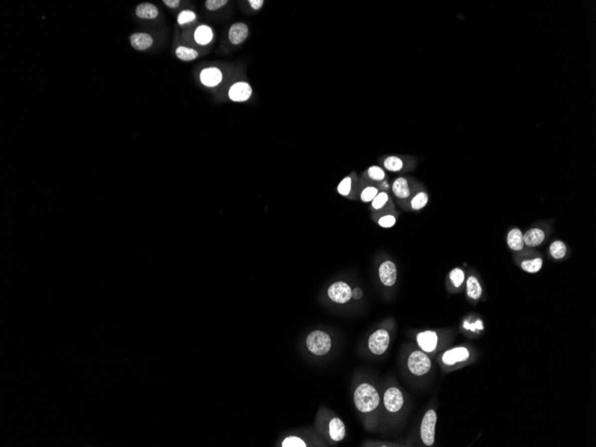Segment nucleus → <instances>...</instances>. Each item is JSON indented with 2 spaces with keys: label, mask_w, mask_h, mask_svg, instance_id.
Segmentation results:
<instances>
[{
  "label": "nucleus",
  "mask_w": 596,
  "mask_h": 447,
  "mask_svg": "<svg viewBox=\"0 0 596 447\" xmlns=\"http://www.w3.org/2000/svg\"><path fill=\"white\" fill-rule=\"evenodd\" d=\"M355 406L362 412L375 410L379 403V395L374 387L369 384L360 385L355 392Z\"/></svg>",
  "instance_id": "nucleus-1"
},
{
  "label": "nucleus",
  "mask_w": 596,
  "mask_h": 447,
  "mask_svg": "<svg viewBox=\"0 0 596 447\" xmlns=\"http://www.w3.org/2000/svg\"><path fill=\"white\" fill-rule=\"evenodd\" d=\"M307 347L315 355H327L331 348V338L324 331H313L307 337Z\"/></svg>",
  "instance_id": "nucleus-2"
},
{
  "label": "nucleus",
  "mask_w": 596,
  "mask_h": 447,
  "mask_svg": "<svg viewBox=\"0 0 596 447\" xmlns=\"http://www.w3.org/2000/svg\"><path fill=\"white\" fill-rule=\"evenodd\" d=\"M408 368L416 376L427 374L431 368L429 357L421 351L412 352L408 358Z\"/></svg>",
  "instance_id": "nucleus-3"
},
{
  "label": "nucleus",
  "mask_w": 596,
  "mask_h": 447,
  "mask_svg": "<svg viewBox=\"0 0 596 447\" xmlns=\"http://www.w3.org/2000/svg\"><path fill=\"white\" fill-rule=\"evenodd\" d=\"M436 413L434 410H428L423 417L420 426V436L423 443L427 446L433 445L435 442V424H436Z\"/></svg>",
  "instance_id": "nucleus-4"
},
{
  "label": "nucleus",
  "mask_w": 596,
  "mask_h": 447,
  "mask_svg": "<svg viewBox=\"0 0 596 447\" xmlns=\"http://www.w3.org/2000/svg\"><path fill=\"white\" fill-rule=\"evenodd\" d=\"M390 343L389 334L385 330L375 331L369 339V348L374 355H383L388 348Z\"/></svg>",
  "instance_id": "nucleus-5"
},
{
  "label": "nucleus",
  "mask_w": 596,
  "mask_h": 447,
  "mask_svg": "<svg viewBox=\"0 0 596 447\" xmlns=\"http://www.w3.org/2000/svg\"><path fill=\"white\" fill-rule=\"evenodd\" d=\"M331 300L338 304H346L352 298V289L346 282H335L328 289Z\"/></svg>",
  "instance_id": "nucleus-6"
},
{
  "label": "nucleus",
  "mask_w": 596,
  "mask_h": 447,
  "mask_svg": "<svg viewBox=\"0 0 596 447\" xmlns=\"http://www.w3.org/2000/svg\"><path fill=\"white\" fill-rule=\"evenodd\" d=\"M404 399L402 392L396 387L388 388L384 395V403L387 410L391 412H397L402 409Z\"/></svg>",
  "instance_id": "nucleus-7"
},
{
  "label": "nucleus",
  "mask_w": 596,
  "mask_h": 447,
  "mask_svg": "<svg viewBox=\"0 0 596 447\" xmlns=\"http://www.w3.org/2000/svg\"><path fill=\"white\" fill-rule=\"evenodd\" d=\"M379 278L385 286H394L397 278V269L392 261H386L379 267Z\"/></svg>",
  "instance_id": "nucleus-8"
},
{
  "label": "nucleus",
  "mask_w": 596,
  "mask_h": 447,
  "mask_svg": "<svg viewBox=\"0 0 596 447\" xmlns=\"http://www.w3.org/2000/svg\"><path fill=\"white\" fill-rule=\"evenodd\" d=\"M470 358V351L466 347L453 348L443 354L442 361L446 365H455L456 363H464Z\"/></svg>",
  "instance_id": "nucleus-9"
},
{
  "label": "nucleus",
  "mask_w": 596,
  "mask_h": 447,
  "mask_svg": "<svg viewBox=\"0 0 596 447\" xmlns=\"http://www.w3.org/2000/svg\"><path fill=\"white\" fill-rule=\"evenodd\" d=\"M252 88L246 82H238L231 86L229 91V97L234 102H245L248 100L252 95Z\"/></svg>",
  "instance_id": "nucleus-10"
},
{
  "label": "nucleus",
  "mask_w": 596,
  "mask_h": 447,
  "mask_svg": "<svg viewBox=\"0 0 596 447\" xmlns=\"http://www.w3.org/2000/svg\"><path fill=\"white\" fill-rule=\"evenodd\" d=\"M437 335L435 331H427L419 333L417 336V342L419 347L424 352L431 353L435 350L438 341Z\"/></svg>",
  "instance_id": "nucleus-11"
},
{
  "label": "nucleus",
  "mask_w": 596,
  "mask_h": 447,
  "mask_svg": "<svg viewBox=\"0 0 596 447\" xmlns=\"http://www.w3.org/2000/svg\"><path fill=\"white\" fill-rule=\"evenodd\" d=\"M222 80V72L216 67L204 69L200 73V81L206 87H216Z\"/></svg>",
  "instance_id": "nucleus-12"
},
{
  "label": "nucleus",
  "mask_w": 596,
  "mask_h": 447,
  "mask_svg": "<svg viewBox=\"0 0 596 447\" xmlns=\"http://www.w3.org/2000/svg\"><path fill=\"white\" fill-rule=\"evenodd\" d=\"M248 36V27L244 23H237L231 25L229 31V40L231 44L239 45L246 41Z\"/></svg>",
  "instance_id": "nucleus-13"
},
{
  "label": "nucleus",
  "mask_w": 596,
  "mask_h": 447,
  "mask_svg": "<svg viewBox=\"0 0 596 447\" xmlns=\"http://www.w3.org/2000/svg\"><path fill=\"white\" fill-rule=\"evenodd\" d=\"M392 191L399 199H407L411 196L410 182L405 177L396 178L392 184Z\"/></svg>",
  "instance_id": "nucleus-14"
},
{
  "label": "nucleus",
  "mask_w": 596,
  "mask_h": 447,
  "mask_svg": "<svg viewBox=\"0 0 596 447\" xmlns=\"http://www.w3.org/2000/svg\"><path fill=\"white\" fill-rule=\"evenodd\" d=\"M129 41L133 49L138 51L146 50L153 45V39L148 33H133L132 35L129 37Z\"/></svg>",
  "instance_id": "nucleus-15"
},
{
  "label": "nucleus",
  "mask_w": 596,
  "mask_h": 447,
  "mask_svg": "<svg viewBox=\"0 0 596 447\" xmlns=\"http://www.w3.org/2000/svg\"><path fill=\"white\" fill-rule=\"evenodd\" d=\"M523 239L525 246L536 247L543 244L545 239V233L542 229L533 228L523 234Z\"/></svg>",
  "instance_id": "nucleus-16"
},
{
  "label": "nucleus",
  "mask_w": 596,
  "mask_h": 447,
  "mask_svg": "<svg viewBox=\"0 0 596 447\" xmlns=\"http://www.w3.org/2000/svg\"><path fill=\"white\" fill-rule=\"evenodd\" d=\"M507 244L509 247L513 251H522L525 247L522 231L518 228L510 230L507 235Z\"/></svg>",
  "instance_id": "nucleus-17"
},
{
  "label": "nucleus",
  "mask_w": 596,
  "mask_h": 447,
  "mask_svg": "<svg viewBox=\"0 0 596 447\" xmlns=\"http://www.w3.org/2000/svg\"><path fill=\"white\" fill-rule=\"evenodd\" d=\"M135 13H136V16L139 19H145V20L156 19L159 14L158 9L155 5L146 3V2L138 5L136 8Z\"/></svg>",
  "instance_id": "nucleus-18"
},
{
  "label": "nucleus",
  "mask_w": 596,
  "mask_h": 447,
  "mask_svg": "<svg viewBox=\"0 0 596 447\" xmlns=\"http://www.w3.org/2000/svg\"><path fill=\"white\" fill-rule=\"evenodd\" d=\"M466 290H467L468 296L475 301H478L481 297L482 293H483V289H482L480 280L474 275H472L467 278Z\"/></svg>",
  "instance_id": "nucleus-19"
},
{
  "label": "nucleus",
  "mask_w": 596,
  "mask_h": 447,
  "mask_svg": "<svg viewBox=\"0 0 596 447\" xmlns=\"http://www.w3.org/2000/svg\"><path fill=\"white\" fill-rule=\"evenodd\" d=\"M194 37H195V41H197L198 44L206 46V45L209 44L213 40L214 33H213V30L210 28L209 26L200 25L196 30Z\"/></svg>",
  "instance_id": "nucleus-20"
},
{
  "label": "nucleus",
  "mask_w": 596,
  "mask_h": 447,
  "mask_svg": "<svg viewBox=\"0 0 596 447\" xmlns=\"http://www.w3.org/2000/svg\"><path fill=\"white\" fill-rule=\"evenodd\" d=\"M330 435L334 441H341L346 436V427L345 424L339 418L331 419L330 423Z\"/></svg>",
  "instance_id": "nucleus-21"
},
{
  "label": "nucleus",
  "mask_w": 596,
  "mask_h": 447,
  "mask_svg": "<svg viewBox=\"0 0 596 447\" xmlns=\"http://www.w3.org/2000/svg\"><path fill=\"white\" fill-rule=\"evenodd\" d=\"M383 167L390 173H399L404 168V161L396 156H389L384 159Z\"/></svg>",
  "instance_id": "nucleus-22"
},
{
  "label": "nucleus",
  "mask_w": 596,
  "mask_h": 447,
  "mask_svg": "<svg viewBox=\"0 0 596 447\" xmlns=\"http://www.w3.org/2000/svg\"><path fill=\"white\" fill-rule=\"evenodd\" d=\"M549 253L553 259L561 260L567 254V246L561 240H555L550 245Z\"/></svg>",
  "instance_id": "nucleus-23"
},
{
  "label": "nucleus",
  "mask_w": 596,
  "mask_h": 447,
  "mask_svg": "<svg viewBox=\"0 0 596 447\" xmlns=\"http://www.w3.org/2000/svg\"><path fill=\"white\" fill-rule=\"evenodd\" d=\"M521 269L528 273H536L543 267V259L541 257L533 258L529 260H525L520 263Z\"/></svg>",
  "instance_id": "nucleus-24"
},
{
  "label": "nucleus",
  "mask_w": 596,
  "mask_h": 447,
  "mask_svg": "<svg viewBox=\"0 0 596 447\" xmlns=\"http://www.w3.org/2000/svg\"><path fill=\"white\" fill-rule=\"evenodd\" d=\"M175 54H176V57L180 60L185 61V62L195 60L198 57V52L197 50L191 49V48H188V47H184V46H180L179 48H177Z\"/></svg>",
  "instance_id": "nucleus-25"
},
{
  "label": "nucleus",
  "mask_w": 596,
  "mask_h": 447,
  "mask_svg": "<svg viewBox=\"0 0 596 447\" xmlns=\"http://www.w3.org/2000/svg\"><path fill=\"white\" fill-rule=\"evenodd\" d=\"M428 203V195L425 191H419L411 198V207L414 211H419L427 206Z\"/></svg>",
  "instance_id": "nucleus-26"
},
{
  "label": "nucleus",
  "mask_w": 596,
  "mask_h": 447,
  "mask_svg": "<svg viewBox=\"0 0 596 447\" xmlns=\"http://www.w3.org/2000/svg\"><path fill=\"white\" fill-rule=\"evenodd\" d=\"M366 174L368 178L373 182H381L387 177L385 170L378 166L369 167L367 170Z\"/></svg>",
  "instance_id": "nucleus-27"
},
{
  "label": "nucleus",
  "mask_w": 596,
  "mask_h": 447,
  "mask_svg": "<svg viewBox=\"0 0 596 447\" xmlns=\"http://www.w3.org/2000/svg\"><path fill=\"white\" fill-rule=\"evenodd\" d=\"M379 189L374 186H367L362 190L360 198H361V200L364 203H370L376 198V196L379 194Z\"/></svg>",
  "instance_id": "nucleus-28"
},
{
  "label": "nucleus",
  "mask_w": 596,
  "mask_h": 447,
  "mask_svg": "<svg viewBox=\"0 0 596 447\" xmlns=\"http://www.w3.org/2000/svg\"><path fill=\"white\" fill-rule=\"evenodd\" d=\"M449 278L451 279L454 286L456 287H460L464 284V280H465V273L461 268H455L454 270H451V272L449 274Z\"/></svg>",
  "instance_id": "nucleus-29"
},
{
  "label": "nucleus",
  "mask_w": 596,
  "mask_h": 447,
  "mask_svg": "<svg viewBox=\"0 0 596 447\" xmlns=\"http://www.w3.org/2000/svg\"><path fill=\"white\" fill-rule=\"evenodd\" d=\"M353 189V179L351 176L344 178L338 186V192L343 197H348Z\"/></svg>",
  "instance_id": "nucleus-30"
},
{
  "label": "nucleus",
  "mask_w": 596,
  "mask_h": 447,
  "mask_svg": "<svg viewBox=\"0 0 596 447\" xmlns=\"http://www.w3.org/2000/svg\"><path fill=\"white\" fill-rule=\"evenodd\" d=\"M388 201H389V195L385 191H381V192H379V194L376 196V198L371 201V206L375 210L382 209L383 207L387 205Z\"/></svg>",
  "instance_id": "nucleus-31"
},
{
  "label": "nucleus",
  "mask_w": 596,
  "mask_h": 447,
  "mask_svg": "<svg viewBox=\"0 0 596 447\" xmlns=\"http://www.w3.org/2000/svg\"><path fill=\"white\" fill-rule=\"evenodd\" d=\"M196 19V14L191 10H184L179 14L177 21L180 25H185L192 23Z\"/></svg>",
  "instance_id": "nucleus-32"
},
{
  "label": "nucleus",
  "mask_w": 596,
  "mask_h": 447,
  "mask_svg": "<svg viewBox=\"0 0 596 447\" xmlns=\"http://www.w3.org/2000/svg\"><path fill=\"white\" fill-rule=\"evenodd\" d=\"M283 447H306L307 444L302 439L296 436H289L285 439L282 443Z\"/></svg>",
  "instance_id": "nucleus-33"
},
{
  "label": "nucleus",
  "mask_w": 596,
  "mask_h": 447,
  "mask_svg": "<svg viewBox=\"0 0 596 447\" xmlns=\"http://www.w3.org/2000/svg\"><path fill=\"white\" fill-rule=\"evenodd\" d=\"M228 3V0H206V8L209 11H216L224 7Z\"/></svg>",
  "instance_id": "nucleus-34"
},
{
  "label": "nucleus",
  "mask_w": 596,
  "mask_h": 447,
  "mask_svg": "<svg viewBox=\"0 0 596 447\" xmlns=\"http://www.w3.org/2000/svg\"><path fill=\"white\" fill-rule=\"evenodd\" d=\"M395 222H396V219H395L394 215L392 214H387V215H384L379 220V225L382 228H391L393 226H395Z\"/></svg>",
  "instance_id": "nucleus-35"
},
{
  "label": "nucleus",
  "mask_w": 596,
  "mask_h": 447,
  "mask_svg": "<svg viewBox=\"0 0 596 447\" xmlns=\"http://www.w3.org/2000/svg\"><path fill=\"white\" fill-rule=\"evenodd\" d=\"M248 3H249L250 7L254 10H259V9H262V6L264 4V1L263 0H249Z\"/></svg>",
  "instance_id": "nucleus-36"
},
{
  "label": "nucleus",
  "mask_w": 596,
  "mask_h": 447,
  "mask_svg": "<svg viewBox=\"0 0 596 447\" xmlns=\"http://www.w3.org/2000/svg\"><path fill=\"white\" fill-rule=\"evenodd\" d=\"M163 3L170 9H177L178 7L180 6L179 0H164Z\"/></svg>",
  "instance_id": "nucleus-37"
},
{
  "label": "nucleus",
  "mask_w": 596,
  "mask_h": 447,
  "mask_svg": "<svg viewBox=\"0 0 596 447\" xmlns=\"http://www.w3.org/2000/svg\"><path fill=\"white\" fill-rule=\"evenodd\" d=\"M363 290L361 289L360 287H356L354 290H352V297L355 298V300H359L363 297Z\"/></svg>",
  "instance_id": "nucleus-38"
}]
</instances>
